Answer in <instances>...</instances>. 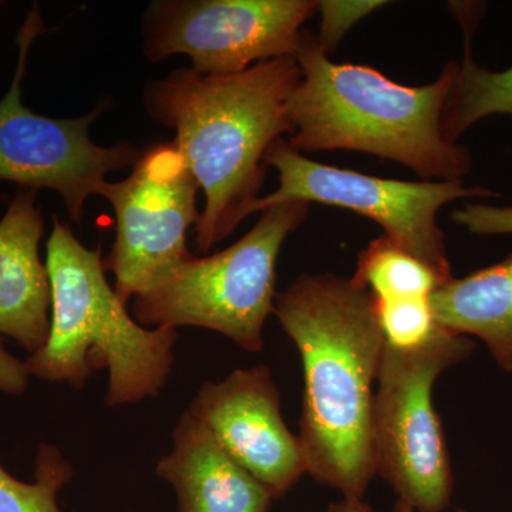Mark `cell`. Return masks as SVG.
<instances>
[{
	"mask_svg": "<svg viewBox=\"0 0 512 512\" xmlns=\"http://www.w3.org/2000/svg\"><path fill=\"white\" fill-rule=\"evenodd\" d=\"M315 0H156L143 18V55L160 63L188 56L204 76L245 72L295 56Z\"/></svg>",
	"mask_w": 512,
	"mask_h": 512,
	"instance_id": "30bf717a",
	"label": "cell"
},
{
	"mask_svg": "<svg viewBox=\"0 0 512 512\" xmlns=\"http://www.w3.org/2000/svg\"><path fill=\"white\" fill-rule=\"evenodd\" d=\"M278 170V190L252 202L249 215L282 202H319L356 212L377 222L386 237L426 262L444 279L451 276L446 239L437 214L461 198L497 197L485 187H466L463 181H399L373 177L313 161L279 138L265 156Z\"/></svg>",
	"mask_w": 512,
	"mask_h": 512,
	"instance_id": "ba28073f",
	"label": "cell"
},
{
	"mask_svg": "<svg viewBox=\"0 0 512 512\" xmlns=\"http://www.w3.org/2000/svg\"><path fill=\"white\" fill-rule=\"evenodd\" d=\"M466 55L463 62L446 64L451 82L448 89L441 131L448 143L457 144L458 138L477 121L493 114L512 116V67L504 72H491L471 59L470 19L464 18Z\"/></svg>",
	"mask_w": 512,
	"mask_h": 512,
	"instance_id": "9a60e30c",
	"label": "cell"
},
{
	"mask_svg": "<svg viewBox=\"0 0 512 512\" xmlns=\"http://www.w3.org/2000/svg\"><path fill=\"white\" fill-rule=\"evenodd\" d=\"M45 32L39 6L33 5L16 37L15 76L0 100V180L29 190L57 192L70 220L79 224L87 200L100 194L107 175L133 168L141 153L128 141L110 147L94 143L90 127L106 110L104 103L77 119L40 116L23 104L30 49Z\"/></svg>",
	"mask_w": 512,
	"mask_h": 512,
	"instance_id": "52a82bcc",
	"label": "cell"
},
{
	"mask_svg": "<svg viewBox=\"0 0 512 512\" xmlns=\"http://www.w3.org/2000/svg\"><path fill=\"white\" fill-rule=\"evenodd\" d=\"M308 210L309 204L296 201L266 208L254 228L231 247L194 256L160 285L137 295L134 318L147 329L214 330L247 352H261L262 332L278 295L279 252Z\"/></svg>",
	"mask_w": 512,
	"mask_h": 512,
	"instance_id": "5b68a950",
	"label": "cell"
},
{
	"mask_svg": "<svg viewBox=\"0 0 512 512\" xmlns=\"http://www.w3.org/2000/svg\"><path fill=\"white\" fill-rule=\"evenodd\" d=\"M29 376L26 363L10 355L0 339V392L22 396L28 389Z\"/></svg>",
	"mask_w": 512,
	"mask_h": 512,
	"instance_id": "44dd1931",
	"label": "cell"
},
{
	"mask_svg": "<svg viewBox=\"0 0 512 512\" xmlns=\"http://www.w3.org/2000/svg\"><path fill=\"white\" fill-rule=\"evenodd\" d=\"M301 79L298 60L286 56L229 76L183 67L146 84L148 116L174 130V146L204 194L195 225L200 254L247 220L264 187L266 153L292 134L289 99Z\"/></svg>",
	"mask_w": 512,
	"mask_h": 512,
	"instance_id": "7a4b0ae2",
	"label": "cell"
},
{
	"mask_svg": "<svg viewBox=\"0 0 512 512\" xmlns=\"http://www.w3.org/2000/svg\"><path fill=\"white\" fill-rule=\"evenodd\" d=\"M35 483H23L0 466V512H62L57 495L73 478V468L59 448L40 444Z\"/></svg>",
	"mask_w": 512,
	"mask_h": 512,
	"instance_id": "e0dca14e",
	"label": "cell"
},
{
	"mask_svg": "<svg viewBox=\"0 0 512 512\" xmlns=\"http://www.w3.org/2000/svg\"><path fill=\"white\" fill-rule=\"evenodd\" d=\"M393 512H416L413 510L410 505H407L406 503H403V501H397L396 505H394ZM463 512V511H461Z\"/></svg>",
	"mask_w": 512,
	"mask_h": 512,
	"instance_id": "603a6c76",
	"label": "cell"
},
{
	"mask_svg": "<svg viewBox=\"0 0 512 512\" xmlns=\"http://www.w3.org/2000/svg\"><path fill=\"white\" fill-rule=\"evenodd\" d=\"M302 79L289 99L293 150H352L396 161L424 181H463L470 151L448 143L441 116L451 76L404 86L363 64L336 63L303 30L295 53Z\"/></svg>",
	"mask_w": 512,
	"mask_h": 512,
	"instance_id": "3957f363",
	"label": "cell"
},
{
	"mask_svg": "<svg viewBox=\"0 0 512 512\" xmlns=\"http://www.w3.org/2000/svg\"><path fill=\"white\" fill-rule=\"evenodd\" d=\"M375 306L384 340L394 348H416L439 332L429 298L375 299Z\"/></svg>",
	"mask_w": 512,
	"mask_h": 512,
	"instance_id": "ac0fdd59",
	"label": "cell"
},
{
	"mask_svg": "<svg viewBox=\"0 0 512 512\" xmlns=\"http://www.w3.org/2000/svg\"><path fill=\"white\" fill-rule=\"evenodd\" d=\"M383 0H320L318 12L322 16L318 42L326 55L335 52L340 40L360 20L386 6Z\"/></svg>",
	"mask_w": 512,
	"mask_h": 512,
	"instance_id": "d6986e66",
	"label": "cell"
},
{
	"mask_svg": "<svg viewBox=\"0 0 512 512\" xmlns=\"http://www.w3.org/2000/svg\"><path fill=\"white\" fill-rule=\"evenodd\" d=\"M440 328L483 340L512 373V254L466 278L448 279L429 298Z\"/></svg>",
	"mask_w": 512,
	"mask_h": 512,
	"instance_id": "5bb4252c",
	"label": "cell"
},
{
	"mask_svg": "<svg viewBox=\"0 0 512 512\" xmlns=\"http://www.w3.org/2000/svg\"><path fill=\"white\" fill-rule=\"evenodd\" d=\"M353 281L379 301L430 298L447 282L426 262L386 235L360 252Z\"/></svg>",
	"mask_w": 512,
	"mask_h": 512,
	"instance_id": "2e32d148",
	"label": "cell"
},
{
	"mask_svg": "<svg viewBox=\"0 0 512 512\" xmlns=\"http://www.w3.org/2000/svg\"><path fill=\"white\" fill-rule=\"evenodd\" d=\"M474 348L468 336L443 328L416 348L384 345L373 400L376 471L416 512H443L450 504L453 473L433 389Z\"/></svg>",
	"mask_w": 512,
	"mask_h": 512,
	"instance_id": "8992f818",
	"label": "cell"
},
{
	"mask_svg": "<svg viewBox=\"0 0 512 512\" xmlns=\"http://www.w3.org/2000/svg\"><path fill=\"white\" fill-rule=\"evenodd\" d=\"M2 5H3V3H2V2H0V8H2Z\"/></svg>",
	"mask_w": 512,
	"mask_h": 512,
	"instance_id": "cb8c5ba5",
	"label": "cell"
},
{
	"mask_svg": "<svg viewBox=\"0 0 512 512\" xmlns=\"http://www.w3.org/2000/svg\"><path fill=\"white\" fill-rule=\"evenodd\" d=\"M36 192L19 187L0 220V335L32 355L45 346L52 311L49 272L39 255L45 222Z\"/></svg>",
	"mask_w": 512,
	"mask_h": 512,
	"instance_id": "7c38bea8",
	"label": "cell"
},
{
	"mask_svg": "<svg viewBox=\"0 0 512 512\" xmlns=\"http://www.w3.org/2000/svg\"><path fill=\"white\" fill-rule=\"evenodd\" d=\"M329 512H377L363 500L343 498L339 503L330 505Z\"/></svg>",
	"mask_w": 512,
	"mask_h": 512,
	"instance_id": "7402d4cb",
	"label": "cell"
},
{
	"mask_svg": "<svg viewBox=\"0 0 512 512\" xmlns=\"http://www.w3.org/2000/svg\"><path fill=\"white\" fill-rule=\"evenodd\" d=\"M174 448L157 463L173 485L180 512H268L274 494L225 453L190 412L178 420Z\"/></svg>",
	"mask_w": 512,
	"mask_h": 512,
	"instance_id": "4fadbf2b",
	"label": "cell"
},
{
	"mask_svg": "<svg viewBox=\"0 0 512 512\" xmlns=\"http://www.w3.org/2000/svg\"><path fill=\"white\" fill-rule=\"evenodd\" d=\"M198 191L173 141L148 148L124 180L103 184L99 197L110 201L117 221L104 268L116 276L121 302L127 305L194 258L187 234L200 221Z\"/></svg>",
	"mask_w": 512,
	"mask_h": 512,
	"instance_id": "9c48e42d",
	"label": "cell"
},
{
	"mask_svg": "<svg viewBox=\"0 0 512 512\" xmlns=\"http://www.w3.org/2000/svg\"><path fill=\"white\" fill-rule=\"evenodd\" d=\"M46 268L50 330L45 346L25 362L29 375L83 389L94 370L109 369L110 407L157 397L173 369L177 330L147 329L131 318L107 281L101 248L84 247L57 215Z\"/></svg>",
	"mask_w": 512,
	"mask_h": 512,
	"instance_id": "277c9868",
	"label": "cell"
},
{
	"mask_svg": "<svg viewBox=\"0 0 512 512\" xmlns=\"http://www.w3.org/2000/svg\"><path fill=\"white\" fill-rule=\"evenodd\" d=\"M188 412L275 498L308 473L301 440L282 417L279 390L269 367L238 369L222 382L202 383Z\"/></svg>",
	"mask_w": 512,
	"mask_h": 512,
	"instance_id": "8fae6325",
	"label": "cell"
},
{
	"mask_svg": "<svg viewBox=\"0 0 512 512\" xmlns=\"http://www.w3.org/2000/svg\"><path fill=\"white\" fill-rule=\"evenodd\" d=\"M451 218L471 234L512 235V207L467 202L454 211Z\"/></svg>",
	"mask_w": 512,
	"mask_h": 512,
	"instance_id": "ffe728a7",
	"label": "cell"
},
{
	"mask_svg": "<svg viewBox=\"0 0 512 512\" xmlns=\"http://www.w3.org/2000/svg\"><path fill=\"white\" fill-rule=\"evenodd\" d=\"M274 315L301 353L308 474L363 500L377 474L373 383L386 345L375 298L353 278L303 274L276 295Z\"/></svg>",
	"mask_w": 512,
	"mask_h": 512,
	"instance_id": "6da1fadb",
	"label": "cell"
}]
</instances>
